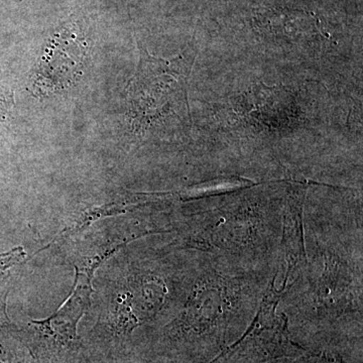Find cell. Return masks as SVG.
I'll return each mask as SVG.
<instances>
[{"label": "cell", "mask_w": 363, "mask_h": 363, "mask_svg": "<svg viewBox=\"0 0 363 363\" xmlns=\"http://www.w3.org/2000/svg\"><path fill=\"white\" fill-rule=\"evenodd\" d=\"M84 35L75 23H66L52 35L33 73L35 96H47L75 84L86 65Z\"/></svg>", "instance_id": "cell-1"}, {"label": "cell", "mask_w": 363, "mask_h": 363, "mask_svg": "<svg viewBox=\"0 0 363 363\" xmlns=\"http://www.w3.org/2000/svg\"><path fill=\"white\" fill-rule=\"evenodd\" d=\"M91 292L92 286L90 279L81 272H76L75 284L68 300L51 317L33 321V326L44 337L52 339L54 342L66 344L73 341L76 338L79 320L90 305Z\"/></svg>", "instance_id": "cell-2"}, {"label": "cell", "mask_w": 363, "mask_h": 363, "mask_svg": "<svg viewBox=\"0 0 363 363\" xmlns=\"http://www.w3.org/2000/svg\"><path fill=\"white\" fill-rule=\"evenodd\" d=\"M138 325V320L131 312V297L130 294H123L117 298L116 309L112 317V328L116 333L133 330Z\"/></svg>", "instance_id": "cell-3"}, {"label": "cell", "mask_w": 363, "mask_h": 363, "mask_svg": "<svg viewBox=\"0 0 363 363\" xmlns=\"http://www.w3.org/2000/svg\"><path fill=\"white\" fill-rule=\"evenodd\" d=\"M26 252L23 247H14L11 252L0 255V272L20 264L26 259Z\"/></svg>", "instance_id": "cell-4"}, {"label": "cell", "mask_w": 363, "mask_h": 363, "mask_svg": "<svg viewBox=\"0 0 363 363\" xmlns=\"http://www.w3.org/2000/svg\"><path fill=\"white\" fill-rule=\"evenodd\" d=\"M11 96H9L6 92H4L0 88V121H1L4 114L9 111V107H11Z\"/></svg>", "instance_id": "cell-5"}, {"label": "cell", "mask_w": 363, "mask_h": 363, "mask_svg": "<svg viewBox=\"0 0 363 363\" xmlns=\"http://www.w3.org/2000/svg\"><path fill=\"white\" fill-rule=\"evenodd\" d=\"M9 322V319H7L6 314V305L4 303L0 304V326H2V324L6 323Z\"/></svg>", "instance_id": "cell-6"}]
</instances>
